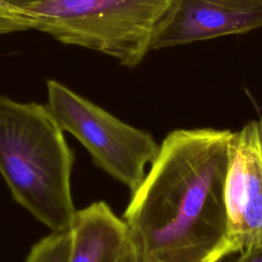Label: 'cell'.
Instances as JSON below:
<instances>
[{
	"mask_svg": "<svg viewBox=\"0 0 262 262\" xmlns=\"http://www.w3.org/2000/svg\"><path fill=\"white\" fill-rule=\"evenodd\" d=\"M227 129H177L160 144L122 219L149 262H218L234 254L224 198Z\"/></svg>",
	"mask_w": 262,
	"mask_h": 262,
	"instance_id": "6da1fadb",
	"label": "cell"
},
{
	"mask_svg": "<svg viewBox=\"0 0 262 262\" xmlns=\"http://www.w3.org/2000/svg\"><path fill=\"white\" fill-rule=\"evenodd\" d=\"M75 156L47 104L0 95V174L14 201L51 231L71 228L76 213Z\"/></svg>",
	"mask_w": 262,
	"mask_h": 262,
	"instance_id": "7a4b0ae2",
	"label": "cell"
},
{
	"mask_svg": "<svg viewBox=\"0 0 262 262\" xmlns=\"http://www.w3.org/2000/svg\"><path fill=\"white\" fill-rule=\"evenodd\" d=\"M172 0H38L0 8V34L38 30L133 68Z\"/></svg>",
	"mask_w": 262,
	"mask_h": 262,
	"instance_id": "3957f363",
	"label": "cell"
},
{
	"mask_svg": "<svg viewBox=\"0 0 262 262\" xmlns=\"http://www.w3.org/2000/svg\"><path fill=\"white\" fill-rule=\"evenodd\" d=\"M47 106L60 128L88 150L93 163L130 194L156 159L160 144L146 131L117 119L55 80L47 81Z\"/></svg>",
	"mask_w": 262,
	"mask_h": 262,
	"instance_id": "277c9868",
	"label": "cell"
},
{
	"mask_svg": "<svg viewBox=\"0 0 262 262\" xmlns=\"http://www.w3.org/2000/svg\"><path fill=\"white\" fill-rule=\"evenodd\" d=\"M224 198L233 252L262 246V119L232 131Z\"/></svg>",
	"mask_w": 262,
	"mask_h": 262,
	"instance_id": "5b68a950",
	"label": "cell"
},
{
	"mask_svg": "<svg viewBox=\"0 0 262 262\" xmlns=\"http://www.w3.org/2000/svg\"><path fill=\"white\" fill-rule=\"evenodd\" d=\"M262 27V0H172L158 21L149 49L245 34Z\"/></svg>",
	"mask_w": 262,
	"mask_h": 262,
	"instance_id": "8992f818",
	"label": "cell"
},
{
	"mask_svg": "<svg viewBox=\"0 0 262 262\" xmlns=\"http://www.w3.org/2000/svg\"><path fill=\"white\" fill-rule=\"evenodd\" d=\"M71 232L70 262H105L128 234L122 217L101 201L77 211Z\"/></svg>",
	"mask_w": 262,
	"mask_h": 262,
	"instance_id": "52a82bcc",
	"label": "cell"
},
{
	"mask_svg": "<svg viewBox=\"0 0 262 262\" xmlns=\"http://www.w3.org/2000/svg\"><path fill=\"white\" fill-rule=\"evenodd\" d=\"M71 250V228L51 231L32 247L25 262H70Z\"/></svg>",
	"mask_w": 262,
	"mask_h": 262,
	"instance_id": "ba28073f",
	"label": "cell"
},
{
	"mask_svg": "<svg viewBox=\"0 0 262 262\" xmlns=\"http://www.w3.org/2000/svg\"><path fill=\"white\" fill-rule=\"evenodd\" d=\"M105 262H149L129 238H126L107 257Z\"/></svg>",
	"mask_w": 262,
	"mask_h": 262,
	"instance_id": "9c48e42d",
	"label": "cell"
},
{
	"mask_svg": "<svg viewBox=\"0 0 262 262\" xmlns=\"http://www.w3.org/2000/svg\"><path fill=\"white\" fill-rule=\"evenodd\" d=\"M235 262H262V246L239 253V257Z\"/></svg>",
	"mask_w": 262,
	"mask_h": 262,
	"instance_id": "30bf717a",
	"label": "cell"
},
{
	"mask_svg": "<svg viewBox=\"0 0 262 262\" xmlns=\"http://www.w3.org/2000/svg\"><path fill=\"white\" fill-rule=\"evenodd\" d=\"M38 0H0V8L5 6H17V5H24L28 3H32Z\"/></svg>",
	"mask_w": 262,
	"mask_h": 262,
	"instance_id": "8fae6325",
	"label": "cell"
},
{
	"mask_svg": "<svg viewBox=\"0 0 262 262\" xmlns=\"http://www.w3.org/2000/svg\"><path fill=\"white\" fill-rule=\"evenodd\" d=\"M218 262H222V260H221V261H218Z\"/></svg>",
	"mask_w": 262,
	"mask_h": 262,
	"instance_id": "7c38bea8",
	"label": "cell"
}]
</instances>
